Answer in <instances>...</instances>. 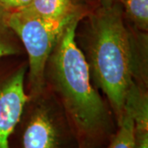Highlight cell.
<instances>
[{
  "mask_svg": "<svg viewBox=\"0 0 148 148\" xmlns=\"http://www.w3.org/2000/svg\"><path fill=\"white\" fill-rule=\"evenodd\" d=\"M134 148H148V130H135Z\"/></svg>",
  "mask_w": 148,
  "mask_h": 148,
  "instance_id": "cell-11",
  "label": "cell"
},
{
  "mask_svg": "<svg viewBox=\"0 0 148 148\" xmlns=\"http://www.w3.org/2000/svg\"><path fill=\"white\" fill-rule=\"evenodd\" d=\"M119 127V131L108 148H134V121L127 110H124Z\"/></svg>",
  "mask_w": 148,
  "mask_h": 148,
  "instance_id": "cell-8",
  "label": "cell"
},
{
  "mask_svg": "<svg viewBox=\"0 0 148 148\" xmlns=\"http://www.w3.org/2000/svg\"><path fill=\"white\" fill-rule=\"evenodd\" d=\"M111 1H112V0H107V2H111ZM107 2H106V3H107Z\"/></svg>",
  "mask_w": 148,
  "mask_h": 148,
  "instance_id": "cell-12",
  "label": "cell"
},
{
  "mask_svg": "<svg viewBox=\"0 0 148 148\" xmlns=\"http://www.w3.org/2000/svg\"><path fill=\"white\" fill-rule=\"evenodd\" d=\"M82 15L65 27L49 56L50 76L74 130L82 142L106 132L109 114L101 95L92 86L87 60L76 41Z\"/></svg>",
  "mask_w": 148,
  "mask_h": 148,
  "instance_id": "cell-1",
  "label": "cell"
},
{
  "mask_svg": "<svg viewBox=\"0 0 148 148\" xmlns=\"http://www.w3.org/2000/svg\"><path fill=\"white\" fill-rule=\"evenodd\" d=\"M9 12L0 5V58L18 54L22 47L18 37L8 24Z\"/></svg>",
  "mask_w": 148,
  "mask_h": 148,
  "instance_id": "cell-7",
  "label": "cell"
},
{
  "mask_svg": "<svg viewBox=\"0 0 148 148\" xmlns=\"http://www.w3.org/2000/svg\"><path fill=\"white\" fill-rule=\"evenodd\" d=\"M128 18L139 30L147 31L148 0H120Z\"/></svg>",
  "mask_w": 148,
  "mask_h": 148,
  "instance_id": "cell-9",
  "label": "cell"
},
{
  "mask_svg": "<svg viewBox=\"0 0 148 148\" xmlns=\"http://www.w3.org/2000/svg\"><path fill=\"white\" fill-rule=\"evenodd\" d=\"M32 0H0V5L7 10L12 12L26 8L32 3Z\"/></svg>",
  "mask_w": 148,
  "mask_h": 148,
  "instance_id": "cell-10",
  "label": "cell"
},
{
  "mask_svg": "<svg viewBox=\"0 0 148 148\" xmlns=\"http://www.w3.org/2000/svg\"><path fill=\"white\" fill-rule=\"evenodd\" d=\"M82 12L63 19H46L26 11L9 12L8 21L26 49L29 58V77L34 93L45 84V74L49 56L65 27Z\"/></svg>",
  "mask_w": 148,
  "mask_h": 148,
  "instance_id": "cell-3",
  "label": "cell"
},
{
  "mask_svg": "<svg viewBox=\"0 0 148 148\" xmlns=\"http://www.w3.org/2000/svg\"><path fill=\"white\" fill-rule=\"evenodd\" d=\"M88 58L90 75L116 114L124 113L126 98L134 83V56L121 6L107 2L90 18Z\"/></svg>",
  "mask_w": 148,
  "mask_h": 148,
  "instance_id": "cell-2",
  "label": "cell"
},
{
  "mask_svg": "<svg viewBox=\"0 0 148 148\" xmlns=\"http://www.w3.org/2000/svg\"><path fill=\"white\" fill-rule=\"evenodd\" d=\"M21 148H64L62 132L51 111L41 107L32 113L22 133Z\"/></svg>",
  "mask_w": 148,
  "mask_h": 148,
  "instance_id": "cell-5",
  "label": "cell"
},
{
  "mask_svg": "<svg viewBox=\"0 0 148 148\" xmlns=\"http://www.w3.org/2000/svg\"><path fill=\"white\" fill-rule=\"evenodd\" d=\"M22 10L46 19H63L82 12L73 0H32Z\"/></svg>",
  "mask_w": 148,
  "mask_h": 148,
  "instance_id": "cell-6",
  "label": "cell"
},
{
  "mask_svg": "<svg viewBox=\"0 0 148 148\" xmlns=\"http://www.w3.org/2000/svg\"><path fill=\"white\" fill-rule=\"evenodd\" d=\"M26 69H18L0 86V148H9L11 135L28 101L24 86Z\"/></svg>",
  "mask_w": 148,
  "mask_h": 148,
  "instance_id": "cell-4",
  "label": "cell"
}]
</instances>
